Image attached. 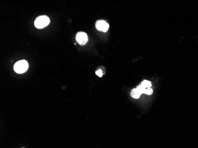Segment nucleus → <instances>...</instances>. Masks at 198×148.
<instances>
[{"instance_id":"0eeeda50","label":"nucleus","mask_w":198,"mask_h":148,"mask_svg":"<svg viewBox=\"0 0 198 148\" xmlns=\"http://www.w3.org/2000/svg\"><path fill=\"white\" fill-rule=\"evenodd\" d=\"M141 85H142V86L145 87H151V82L149 81H146V80L143 81V82H142Z\"/></svg>"},{"instance_id":"6e6552de","label":"nucleus","mask_w":198,"mask_h":148,"mask_svg":"<svg viewBox=\"0 0 198 148\" xmlns=\"http://www.w3.org/2000/svg\"><path fill=\"white\" fill-rule=\"evenodd\" d=\"M103 72H102V71L101 70V69H99L98 71H97L96 72V74L97 75V76H99V77H101L102 76H103Z\"/></svg>"},{"instance_id":"39448f33","label":"nucleus","mask_w":198,"mask_h":148,"mask_svg":"<svg viewBox=\"0 0 198 148\" xmlns=\"http://www.w3.org/2000/svg\"><path fill=\"white\" fill-rule=\"evenodd\" d=\"M137 88L142 92V93H144L147 95H151L152 94L153 91L151 87H145L141 84Z\"/></svg>"},{"instance_id":"f257e3e1","label":"nucleus","mask_w":198,"mask_h":148,"mask_svg":"<svg viewBox=\"0 0 198 148\" xmlns=\"http://www.w3.org/2000/svg\"><path fill=\"white\" fill-rule=\"evenodd\" d=\"M29 67V65L26 61L21 60L16 62L14 66V71L18 74L25 73Z\"/></svg>"},{"instance_id":"20e7f679","label":"nucleus","mask_w":198,"mask_h":148,"mask_svg":"<svg viewBox=\"0 0 198 148\" xmlns=\"http://www.w3.org/2000/svg\"><path fill=\"white\" fill-rule=\"evenodd\" d=\"M96 27L99 31L106 32L109 28V25L105 21L99 20L96 23Z\"/></svg>"},{"instance_id":"f03ea898","label":"nucleus","mask_w":198,"mask_h":148,"mask_svg":"<svg viewBox=\"0 0 198 148\" xmlns=\"http://www.w3.org/2000/svg\"><path fill=\"white\" fill-rule=\"evenodd\" d=\"M50 23L49 18L46 15L38 17L34 21V26L38 28H43L46 27Z\"/></svg>"},{"instance_id":"423d86ee","label":"nucleus","mask_w":198,"mask_h":148,"mask_svg":"<svg viewBox=\"0 0 198 148\" xmlns=\"http://www.w3.org/2000/svg\"><path fill=\"white\" fill-rule=\"evenodd\" d=\"M142 92L138 88H134L133 89L131 92V95L132 97V98H138L140 97V95L142 94Z\"/></svg>"},{"instance_id":"7ed1b4c3","label":"nucleus","mask_w":198,"mask_h":148,"mask_svg":"<svg viewBox=\"0 0 198 148\" xmlns=\"http://www.w3.org/2000/svg\"><path fill=\"white\" fill-rule=\"evenodd\" d=\"M76 41L80 45H84L88 41L87 34L84 32H79L76 35Z\"/></svg>"}]
</instances>
